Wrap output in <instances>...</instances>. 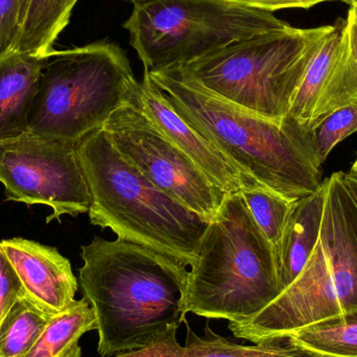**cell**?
Masks as SVG:
<instances>
[{
    "label": "cell",
    "instance_id": "52a82bcc",
    "mask_svg": "<svg viewBox=\"0 0 357 357\" xmlns=\"http://www.w3.org/2000/svg\"><path fill=\"white\" fill-rule=\"evenodd\" d=\"M139 81L117 44L96 42L44 58L27 133L77 144L135 98Z\"/></svg>",
    "mask_w": 357,
    "mask_h": 357
},
{
    "label": "cell",
    "instance_id": "9c48e42d",
    "mask_svg": "<svg viewBox=\"0 0 357 357\" xmlns=\"http://www.w3.org/2000/svg\"><path fill=\"white\" fill-rule=\"evenodd\" d=\"M0 183L6 199L52 208L46 222L90 209L77 144L23 134L0 144Z\"/></svg>",
    "mask_w": 357,
    "mask_h": 357
},
{
    "label": "cell",
    "instance_id": "ac0fdd59",
    "mask_svg": "<svg viewBox=\"0 0 357 357\" xmlns=\"http://www.w3.org/2000/svg\"><path fill=\"white\" fill-rule=\"evenodd\" d=\"M92 331H96L93 310L85 298L75 300L68 308L52 316L24 357H82L79 340Z\"/></svg>",
    "mask_w": 357,
    "mask_h": 357
},
{
    "label": "cell",
    "instance_id": "e0dca14e",
    "mask_svg": "<svg viewBox=\"0 0 357 357\" xmlns=\"http://www.w3.org/2000/svg\"><path fill=\"white\" fill-rule=\"evenodd\" d=\"M77 0H26L15 52L44 56L70 20Z\"/></svg>",
    "mask_w": 357,
    "mask_h": 357
},
{
    "label": "cell",
    "instance_id": "44dd1931",
    "mask_svg": "<svg viewBox=\"0 0 357 357\" xmlns=\"http://www.w3.org/2000/svg\"><path fill=\"white\" fill-rule=\"evenodd\" d=\"M52 318L23 294L0 324V357L26 356Z\"/></svg>",
    "mask_w": 357,
    "mask_h": 357
},
{
    "label": "cell",
    "instance_id": "5b68a950",
    "mask_svg": "<svg viewBox=\"0 0 357 357\" xmlns=\"http://www.w3.org/2000/svg\"><path fill=\"white\" fill-rule=\"evenodd\" d=\"M343 174L326 178L320 237L305 268L253 319L229 324L237 339L253 344L287 340L303 327L357 312V208Z\"/></svg>",
    "mask_w": 357,
    "mask_h": 357
},
{
    "label": "cell",
    "instance_id": "d6986e66",
    "mask_svg": "<svg viewBox=\"0 0 357 357\" xmlns=\"http://www.w3.org/2000/svg\"><path fill=\"white\" fill-rule=\"evenodd\" d=\"M295 136L312 163L321 169L331 151L357 132V104L342 107L321 117L307 129H297L282 123Z\"/></svg>",
    "mask_w": 357,
    "mask_h": 357
},
{
    "label": "cell",
    "instance_id": "ba28073f",
    "mask_svg": "<svg viewBox=\"0 0 357 357\" xmlns=\"http://www.w3.org/2000/svg\"><path fill=\"white\" fill-rule=\"evenodd\" d=\"M291 26L227 0H135L123 23L148 73L192 62L232 42Z\"/></svg>",
    "mask_w": 357,
    "mask_h": 357
},
{
    "label": "cell",
    "instance_id": "7a4b0ae2",
    "mask_svg": "<svg viewBox=\"0 0 357 357\" xmlns=\"http://www.w3.org/2000/svg\"><path fill=\"white\" fill-rule=\"evenodd\" d=\"M77 152L91 199L90 222L190 268L209 222L144 177L102 128L79 140Z\"/></svg>",
    "mask_w": 357,
    "mask_h": 357
},
{
    "label": "cell",
    "instance_id": "3957f363",
    "mask_svg": "<svg viewBox=\"0 0 357 357\" xmlns=\"http://www.w3.org/2000/svg\"><path fill=\"white\" fill-rule=\"evenodd\" d=\"M276 259L239 192L227 193L187 273L181 312L243 324L280 295Z\"/></svg>",
    "mask_w": 357,
    "mask_h": 357
},
{
    "label": "cell",
    "instance_id": "4316f807",
    "mask_svg": "<svg viewBox=\"0 0 357 357\" xmlns=\"http://www.w3.org/2000/svg\"><path fill=\"white\" fill-rule=\"evenodd\" d=\"M344 184L349 192L350 197L354 199V205L357 208V173L350 171L349 173L343 174Z\"/></svg>",
    "mask_w": 357,
    "mask_h": 357
},
{
    "label": "cell",
    "instance_id": "603a6c76",
    "mask_svg": "<svg viewBox=\"0 0 357 357\" xmlns=\"http://www.w3.org/2000/svg\"><path fill=\"white\" fill-rule=\"evenodd\" d=\"M26 0H0V60L15 52Z\"/></svg>",
    "mask_w": 357,
    "mask_h": 357
},
{
    "label": "cell",
    "instance_id": "9a60e30c",
    "mask_svg": "<svg viewBox=\"0 0 357 357\" xmlns=\"http://www.w3.org/2000/svg\"><path fill=\"white\" fill-rule=\"evenodd\" d=\"M44 58L14 52L0 60V144L29 131Z\"/></svg>",
    "mask_w": 357,
    "mask_h": 357
},
{
    "label": "cell",
    "instance_id": "30bf717a",
    "mask_svg": "<svg viewBox=\"0 0 357 357\" xmlns=\"http://www.w3.org/2000/svg\"><path fill=\"white\" fill-rule=\"evenodd\" d=\"M102 129L121 154L163 192L206 222L214 218L228 192L206 177L134 102L115 111Z\"/></svg>",
    "mask_w": 357,
    "mask_h": 357
},
{
    "label": "cell",
    "instance_id": "8992f818",
    "mask_svg": "<svg viewBox=\"0 0 357 357\" xmlns=\"http://www.w3.org/2000/svg\"><path fill=\"white\" fill-rule=\"evenodd\" d=\"M331 25L289 26L232 42L165 73L197 84L243 110L281 123Z\"/></svg>",
    "mask_w": 357,
    "mask_h": 357
},
{
    "label": "cell",
    "instance_id": "7402d4cb",
    "mask_svg": "<svg viewBox=\"0 0 357 357\" xmlns=\"http://www.w3.org/2000/svg\"><path fill=\"white\" fill-rule=\"evenodd\" d=\"M241 192L256 224L270 241L276 259L295 202L264 187L243 189Z\"/></svg>",
    "mask_w": 357,
    "mask_h": 357
},
{
    "label": "cell",
    "instance_id": "d4e9b609",
    "mask_svg": "<svg viewBox=\"0 0 357 357\" xmlns=\"http://www.w3.org/2000/svg\"><path fill=\"white\" fill-rule=\"evenodd\" d=\"M227 1L271 13L285 10V8H310L317 4L327 1H342L351 4L350 0H227Z\"/></svg>",
    "mask_w": 357,
    "mask_h": 357
},
{
    "label": "cell",
    "instance_id": "277c9868",
    "mask_svg": "<svg viewBox=\"0 0 357 357\" xmlns=\"http://www.w3.org/2000/svg\"><path fill=\"white\" fill-rule=\"evenodd\" d=\"M148 73L178 114L250 180L291 202L322 184L321 169L282 123L243 110L193 82L165 71Z\"/></svg>",
    "mask_w": 357,
    "mask_h": 357
},
{
    "label": "cell",
    "instance_id": "cb8c5ba5",
    "mask_svg": "<svg viewBox=\"0 0 357 357\" xmlns=\"http://www.w3.org/2000/svg\"><path fill=\"white\" fill-rule=\"evenodd\" d=\"M23 294L20 279L0 245V324Z\"/></svg>",
    "mask_w": 357,
    "mask_h": 357
},
{
    "label": "cell",
    "instance_id": "5bb4252c",
    "mask_svg": "<svg viewBox=\"0 0 357 357\" xmlns=\"http://www.w3.org/2000/svg\"><path fill=\"white\" fill-rule=\"evenodd\" d=\"M325 199L326 180L323 181L312 195L294 203L276 254L281 293L295 282L316 248L322 227Z\"/></svg>",
    "mask_w": 357,
    "mask_h": 357
},
{
    "label": "cell",
    "instance_id": "7c38bea8",
    "mask_svg": "<svg viewBox=\"0 0 357 357\" xmlns=\"http://www.w3.org/2000/svg\"><path fill=\"white\" fill-rule=\"evenodd\" d=\"M25 295L48 314H60L75 301L77 280L70 261L56 248L29 239L0 241Z\"/></svg>",
    "mask_w": 357,
    "mask_h": 357
},
{
    "label": "cell",
    "instance_id": "6da1fadb",
    "mask_svg": "<svg viewBox=\"0 0 357 357\" xmlns=\"http://www.w3.org/2000/svg\"><path fill=\"white\" fill-rule=\"evenodd\" d=\"M81 255L79 283L96 316L100 357L142 349L185 321L181 301L188 268L119 238L96 236Z\"/></svg>",
    "mask_w": 357,
    "mask_h": 357
},
{
    "label": "cell",
    "instance_id": "f1b7e54d",
    "mask_svg": "<svg viewBox=\"0 0 357 357\" xmlns=\"http://www.w3.org/2000/svg\"><path fill=\"white\" fill-rule=\"evenodd\" d=\"M130 1H132V2H133V1H135V0H130Z\"/></svg>",
    "mask_w": 357,
    "mask_h": 357
},
{
    "label": "cell",
    "instance_id": "83f0119b",
    "mask_svg": "<svg viewBox=\"0 0 357 357\" xmlns=\"http://www.w3.org/2000/svg\"><path fill=\"white\" fill-rule=\"evenodd\" d=\"M351 171L356 172L357 173V157L356 161H354V165H352Z\"/></svg>",
    "mask_w": 357,
    "mask_h": 357
},
{
    "label": "cell",
    "instance_id": "8fae6325",
    "mask_svg": "<svg viewBox=\"0 0 357 357\" xmlns=\"http://www.w3.org/2000/svg\"><path fill=\"white\" fill-rule=\"evenodd\" d=\"M134 104L222 190L233 193L264 187L245 177L218 148L182 119L146 71L138 84Z\"/></svg>",
    "mask_w": 357,
    "mask_h": 357
},
{
    "label": "cell",
    "instance_id": "4fadbf2b",
    "mask_svg": "<svg viewBox=\"0 0 357 357\" xmlns=\"http://www.w3.org/2000/svg\"><path fill=\"white\" fill-rule=\"evenodd\" d=\"M178 325L167 327L146 347L114 357H331L298 347L287 340L241 345L220 337L206 327L205 337L190 328L185 345L178 342Z\"/></svg>",
    "mask_w": 357,
    "mask_h": 357
},
{
    "label": "cell",
    "instance_id": "484cf974",
    "mask_svg": "<svg viewBox=\"0 0 357 357\" xmlns=\"http://www.w3.org/2000/svg\"><path fill=\"white\" fill-rule=\"evenodd\" d=\"M344 52L350 69L357 77V1L350 4L344 29Z\"/></svg>",
    "mask_w": 357,
    "mask_h": 357
},
{
    "label": "cell",
    "instance_id": "ffe728a7",
    "mask_svg": "<svg viewBox=\"0 0 357 357\" xmlns=\"http://www.w3.org/2000/svg\"><path fill=\"white\" fill-rule=\"evenodd\" d=\"M287 342L331 357H357V312L340 314L291 333Z\"/></svg>",
    "mask_w": 357,
    "mask_h": 357
},
{
    "label": "cell",
    "instance_id": "2e32d148",
    "mask_svg": "<svg viewBox=\"0 0 357 357\" xmlns=\"http://www.w3.org/2000/svg\"><path fill=\"white\" fill-rule=\"evenodd\" d=\"M345 19H337L314 52L304 73L291 109L282 123L298 129L312 125L317 109L326 96L343 48Z\"/></svg>",
    "mask_w": 357,
    "mask_h": 357
}]
</instances>
